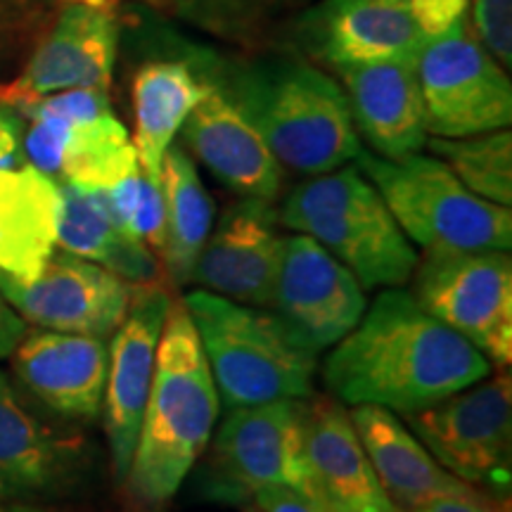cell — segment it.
<instances>
[{"mask_svg":"<svg viewBox=\"0 0 512 512\" xmlns=\"http://www.w3.org/2000/svg\"><path fill=\"white\" fill-rule=\"evenodd\" d=\"M406 5L427 41L456 29L465 22L467 15V0H408Z\"/></svg>","mask_w":512,"mask_h":512,"instance_id":"33","label":"cell"},{"mask_svg":"<svg viewBox=\"0 0 512 512\" xmlns=\"http://www.w3.org/2000/svg\"><path fill=\"white\" fill-rule=\"evenodd\" d=\"M271 202L242 200L230 204L211 228L190 283L233 302L268 309L278 273L283 238L275 230Z\"/></svg>","mask_w":512,"mask_h":512,"instance_id":"16","label":"cell"},{"mask_svg":"<svg viewBox=\"0 0 512 512\" xmlns=\"http://www.w3.org/2000/svg\"><path fill=\"white\" fill-rule=\"evenodd\" d=\"M413 299L494 361H512V259L505 249L430 252L415 266Z\"/></svg>","mask_w":512,"mask_h":512,"instance_id":"9","label":"cell"},{"mask_svg":"<svg viewBox=\"0 0 512 512\" xmlns=\"http://www.w3.org/2000/svg\"><path fill=\"white\" fill-rule=\"evenodd\" d=\"M415 74L425 105V126L432 136L465 138L510 126V79L482 43L472 38L465 22L425 41Z\"/></svg>","mask_w":512,"mask_h":512,"instance_id":"10","label":"cell"},{"mask_svg":"<svg viewBox=\"0 0 512 512\" xmlns=\"http://www.w3.org/2000/svg\"><path fill=\"white\" fill-rule=\"evenodd\" d=\"M510 5L512 0H475L477 34L489 53H494L505 67L512 64Z\"/></svg>","mask_w":512,"mask_h":512,"instance_id":"31","label":"cell"},{"mask_svg":"<svg viewBox=\"0 0 512 512\" xmlns=\"http://www.w3.org/2000/svg\"><path fill=\"white\" fill-rule=\"evenodd\" d=\"M280 221L328 249L363 290L406 285L418 266V254L392 211L358 169H335L297 185Z\"/></svg>","mask_w":512,"mask_h":512,"instance_id":"5","label":"cell"},{"mask_svg":"<svg viewBox=\"0 0 512 512\" xmlns=\"http://www.w3.org/2000/svg\"><path fill=\"white\" fill-rule=\"evenodd\" d=\"M24 387L50 411L67 418H95L105 399L110 347L102 337L74 332L24 335L12 351Z\"/></svg>","mask_w":512,"mask_h":512,"instance_id":"17","label":"cell"},{"mask_svg":"<svg viewBox=\"0 0 512 512\" xmlns=\"http://www.w3.org/2000/svg\"><path fill=\"white\" fill-rule=\"evenodd\" d=\"M441 467L498 501L510 494L512 387L510 375L484 377L422 411L403 415Z\"/></svg>","mask_w":512,"mask_h":512,"instance_id":"8","label":"cell"},{"mask_svg":"<svg viewBox=\"0 0 512 512\" xmlns=\"http://www.w3.org/2000/svg\"><path fill=\"white\" fill-rule=\"evenodd\" d=\"M304 399L230 408L197 472L204 498L249 508L256 491L268 486L320 494L304 444Z\"/></svg>","mask_w":512,"mask_h":512,"instance_id":"7","label":"cell"},{"mask_svg":"<svg viewBox=\"0 0 512 512\" xmlns=\"http://www.w3.org/2000/svg\"><path fill=\"white\" fill-rule=\"evenodd\" d=\"M185 22L228 41H256L306 0H162Z\"/></svg>","mask_w":512,"mask_h":512,"instance_id":"29","label":"cell"},{"mask_svg":"<svg viewBox=\"0 0 512 512\" xmlns=\"http://www.w3.org/2000/svg\"><path fill=\"white\" fill-rule=\"evenodd\" d=\"M249 508L254 512H339L325 501L323 494H309L290 486H268L256 491Z\"/></svg>","mask_w":512,"mask_h":512,"instance_id":"34","label":"cell"},{"mask_svg":"<svg viewBox=\"0 0 512 512\" xmlns=\"http://www.w3.org/2000/svg\"><path fill=\"white\" fill-rule=\"evenodd\" d=\"M19 136H22V121L17 112L10 107H0V171L17 169L22 162Z\"/></svg>","mask_w":512,"mask_h":512,"instance_id":"35","label":"cell"},{"mask_svg":"<svg viewBox=\"0 0 512 512\" xmlns=\"http://www.w3.org/2000/svg\"><path fill=\"white\" fill-rule=\"evenodd\" d=\"M117 55V19L100 0L67 5L48 41L15 83L0 88V105L19 112L43 95L110 86Z\"/></svg>","mask_w":512,"mask_h":512,"instance_id":"14","label":"cell"},{"mask_svg":"<svg viewBox=\"0 0 512 512\" xmlns=\"http://www.w3.org/2000/svg\"><path fill=\"white\" fill-rule=\"evenodd\" d=\"M358 171L375 185L403 235L430 252H475L512 245V214L467 190L441 159L399 162L363 152Z\"/></svg>","mask_w":512,"mask_h":512,"instance_id":"6","label":"cell"},{"mask_svg":"<svg viewBox=\"0 0 512 512\" xmlns=\"http://www.w3.org/2000/svg\"><path fill=\"white\" fill-rule=\"evenodd\" d=\"M128 235L140 242H145L147 247L162 249L164 242V197L159 183L150 181L145 174H140V200L136 216H133Z\"/></svg>","mask_w":512,"mask_h":512,"instance_id":"32","label":"cell"},{"mask_svg":"<svg viewBox=\"0 0 512 512\" xmlns=\"http://www.w3.org/2000/svg\"><path fill=\"white\" fill-rule=\"evenodd\" d=\"M159 188L164 197V242L159 254L171 283L183 287L192 280V268L214 226V202L192 159L178 147L166 150Z\"/></svg>","mask_w":512,"mask_h":512,"instance_id":"27","label":"cell"},{"mask_svg":"<svg viewBox=\"0 0 512 512\" xmlns=\"http://www.w3.org/2000/svg\"><path fill=\"white\" fill-rule=\"evenodd\" d=\"M304 444L318 491L339 512H399L337 399L306 401Z\"/></svg>","mask_w":512,"mask_h":512,"instance_id":"22","label":"cell"},{"mask_svg":"<svg viewBox=\"0 0 512 512\" xmlns=\"http://www.w3.org/2000/svg\"><path fill=\"white\" fill-rule=\"evenodd\" d=\"M349 415L382 489L399 512H413L446 496H486L441 467L418 437L387 408L354 406Z\"/></svg>","mask_w":512,"mask_h":512,"instance_id":"23","label":"cell"},{"mask_svg":"<svg viewBox=\"0 0 512 512\" xmlns=\"http://www.w3.org/2000/svg\"><path fill=\"white\" fill-rule=\"evenodd\" d=\"M460 183L484 200L510 207L512 202V136L505 128L465 138L427 140Z\"/></svg>","mask_w":512,"mask_h":512,"instance_id":"28","label":"cell"},{"mask_svg":"<svg viewBox=\"0 0 512 512\" xmlns=\"http://www.w3.org/2000/svg\"><path fill=\"white\" fill-rule=\"evenodd\" d=\"M57 245L107 268L128 285H150L159 280V264L150 247L114 226L100 190L79 188L74 183L60 185Z\"/></svg>","mask_w":512,"mask_h":512,"instance_id":"25","label":"cell"},{"mask_svg":"<svg viewBox=\"0 0 512 512\" xmlns=\"http://www.w3.org/2000/svg\"><path fill=\"white\" fill-rule=\"evenodd\" d=\"M0 512H38L31 505H0Z\"/></svg>","mask_w":512,"mask_h":512,"instance_id":"38","label":"cell"},{"mask_svg":"<svg viewBox=\"0 0 512 512\" xmlns=\"http://www.w3.org/2000/svg\"><path fill=\"white\" fill-rule=\"evenodd\" d=\"M112 112L107 88H69V91L43 95L29 105H24L19 114L29 119L57 117L67 121H86Z\"/></svg>","mask_w":512,"mask_h":512,"instance_id":"30","label":"cell"},{"mask_svg":"<svg viewBox=\"0 0 512 512\" xmlns=\"http://www.w3.org/2000/svg\"><path fill=\"white\" fill-rule=\"evenodd\" d=\"M219 418V392L183 302H174L159 339L136 453L124 479L140 508L176 496L202 456Z\"/></svg>","mask_w":512,"mask_h":512,"instance_id":"2","label":"cell"},{"mask_svg":"<svg viewBox=\"0 0 512 512\" xmlns=\"http://www.w3.org/2000/svg\"><path fill=\"white\" fill-rule=\"evenodd\" d=\"M209 83L197 81L183 62H150L133 81L138 164L150 181L159 183L162 162L178 128L192 107L209 93Z\"/></svg>","mask_w":512,"mask_h":512,"instance_id":"26","label":"cell"},{"mask_svg":"<svg viewBox=\"0 0 512 512\" xmlns=\"http://www.w3.org/2000/svg\"><path fill=\"white\" fill-rule=\"evenodd\" d=\"M27 335V320L12 309L8 299L0 292V358L12 356L17 344Z\"/></svg>","mask_w":512,"mask_h":512,"instance_id":"36","label":"cell"},{"mask_svg":"<svg viewBox=\"0 0 512 512\" xmlns=\"http://www.w3.org/2000/svg\"><path fill=\"white\" fill-rule=\"evenodd\" d=\"M86 456L24 406L0 373V505L62 501L83 482Z\"/></svg>","mask_w":512,"mask_h":512,"instance_id":"15","label":"cell"},{"mask_svg":"<svg viewBox=\"0 0 512 512\" xmlns=\"http://www.w3.org/2000/svg\"><path fill=\"white\" fill-rule=\"evenodd\" d=\"M401 3H406V0H401Z\"/></svg>","mask_w":512,"mask_h":512,"instance_id":"39","label":"cell"},{"mask_svg":"<svg viewBox=\"0 0 512 512\" xmlns=\"http://www.w3.org/2000/svg\"><path fill=\"white\" fill-rule=\"evenodd\" d=\"M354 126L384 159H406L427 145L425 105L413 62L337 67Z\"/></svg>","mask_w":512,"mask_h":512,"instance_id":"20","label":"cell"},{"mask_svg":"<svg viewBox=\"0 0 512 512\" xmlns=\"http://www.w3.org/2000/svg\"><path fill=\"white\" fill-rule=\"evenodd\" d=\"M309 36L332 67L415 64L427 41L401 0H328L311 12Z\"/></svg>","mask_w":512,"mask_h":512,"instance_id":"21","label":"cell"},{"mask_svg":"<svg viewBox=\"0 0 512 512\" xmlns=\"http://www.w3.org/2000/svg\"><path fill=\"white\" fill-rule=\"evenodd\" d=\"M491 375V361L413 294L387 290L325 361L337 401L415 413Z\"/></svg>","mask_w":512,"mask_h":512,"instance_id":"1","label":"cell"},{"mask_svg":"<svg viewBox=\"0 0 512 512\" xmlns=\"http://www.w3.org/2000/svg\"><path fill=\"white\" fill-rule=\"evenodd\" d=\"M268 309L313 354L342 342L368 309L363 285L309 235L283 238Z\"/></svg>","mask_w":512,"mask_h":512,"instance_id":"11","label":"cell"},{"mask_svg":"<svg viewBox=\"0 0 512 512\" xmlns=\"http://www.w3.org/2000/svg\"><path fill=\"white\" fill-rule=\"evenodd\" d=\"M413 512H501V510H498L496 503H491L489 496H482V498L446 496L422 505V508Z\"/></svg>","mask_w":512,"mask_h":512,"instance_id":"37","label":"cell"},{"mask_svg":"<svg viewBox=\"0 0 512 512\" xmlns=\"http://www.w3.org/2000/svg\"><path fill=\"white\" fill-rule=\"evenodd\" d=\"M0 292L31 325L105 339L126 318L133 285L93 261L55 249L27 283L0 271Z\"/></svg>","mask_w":512,"mask_h":512,"instance_id":"12","label":"cell"},{"mask_svg":"<svg viewBox=\"0 0 512 512\" xmlns=\"http://www.w3.org/2000/svg\"><path fill=\"white\" fill-rule=\"evenodd\" d=\"M171 304V294L162 285H133L131 306L110 344L105 432L110 439L112 472L119 484H124L136 453L147 394L155 375L157 347Z\"/></svg>","mask_w":512,"mask_h":512,"instance_id":"13","label":"cell"},{"mask_svg":"<svg viewBox=\"0 0 512 512\" xmlns=\"http://www.w3.org/2000/svg\"><path fill=\"white\" fill-rule=\"evenodd\" d=\"M221 93L287 169L318 176L361 155L347 93L309 64H254L230 76Z\"/></svg>","mask_w":512,"mask_h":512,"instance_id":"3","label":"cell"},{"mask_svg":"<svg viewBox=\"0 0 512 512\" xmlns=\"http://www.w3.org/2000/svg\"><path fill=\"white\" fill-rule=\"evenodd\" d=\"M60 185L34 166L0 171V271L34 280L57 247Z\"/></svg>","mask_w":512,"mask_h":512,"instance_id":"24","label":"cell"},{"mask_svg":"<svg viewBox=\"0 0 512 512\" xmlns=\"http://www.w3.org/2000/svg\"><path fill=\"white\" fill-rule=\"evenodd\" d=\"M216 392L228 408L261 406L313 394L316 354L273 316L221 294L195 290L183 299Z\"/></svg>","mask_w":512,"mask_h":512,"instance_id":"4","label":"cell"},{"mask_svg":"<svg viewBox=\"0 0 512 512\" xmlns=\"http://www.w3.org/2000/svg\"><path fill=\"white\" fill-rule=\"evenodd\" d=\"M24 152L41 174L91 190L112 188L140 169L136 147L112 112L86 121L31 119Z\"/></svg>","mask_w":512,"mask_h":512,"instance_id":"19","label":"cell"},{"mask_svg":"<svg viewBox=\"0 0 512 512\" xmlns=\"http://www.w3.org/2000/svg\"><path fill=\"white\" fill-rule=\"evenodd\" d=\"M185 143L200 162L245 200L273 202L283 185V164L273 157L245 114L211 86L183 121Z\"/></svg>","mask_w":512,"mask_h":512,"instance_id":"18","label":"cell"}]
</instances>
